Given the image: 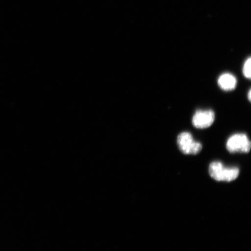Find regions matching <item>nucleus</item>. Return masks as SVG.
<instances>
[{"mask_svg": "<svg viewBox=\"0 0 251 251\" xmlns=\"http://www.w3.org/2000/svg\"><path fill=\"white\" fill-rule=\"evenodd\" d=\"M209 175L218 181H231L238 177L240 171L237 168H226L221 162L211 163L209 168Z\"/></svg>", "mask_w": 251, "mask_h": 251, "instance_id": "obj_1", "label": "nucleus"}, {"mask_svg": "<svg viewBox=\"0 0 251 251\" xmlns=\"http://www.w3.org/2000/svg\"><path fill=\"white\" fill-rule=\"evenodd\" d=\"M178 148L186 155H196L202 150V144L194 140L192 134L187 131L181 133L177 139Z\"/></svg>", "mask_w": 251, "mask_h": 251, "instance_id": "obj_2", "label": "nucleus"}, {"mask_svg": "<svg viewBox=\"0 0 251 251\" xmlns=\"http://www.w3.org/2000/svg\"><path fill=\"white\" fill-rule=\"evenodd\" d=\"M251 143L247 134L237 133L229 137L226 143V148L231 153L250 152Z\"/></svg>", "mask_w": 251, "mask_h": 251, "instance_id": "obj_3", "label": "nucleus"}, {"mask_svg": "<svg viewBox=\"0 0 251 251\" xmlns=\"http://www.w3.org/2000/svg\"><path fill=\"white\" fill-rule=\"evenodd\" d=\"M215 119V112L212 110H199L193 116L192 123L194 127L202 129L211 126Z\"/></svg>", "mask_w": 251, "mask_h": 251, "instance_id": "obj_4", "label": "nucleus"}, {"mask_svg": "<svg viewBox=\"0 0 251 251\" xmlns=\"http://www.w3.org/2000/svg\"><path fill=\"white\" fill-rule=\"evenodd\" d=\"M237 82L236 77L229 73L222 74L218 78L219 87L226 92L234 90L236 87Z\"/></svg>", "mask_w": 251, "mask_h": 251, "instance_id": "obj_5", "label": "nucleus"}, {"mask_svg": "<svg viewBox=\"0 0 251 251\" xmlns=\"http://www.w3.org/2000/svg\"><path fill=\"white\" fill-rule=\"evenodd\" d=\"M251 57L247 59V60L245 61L243 68V73L244 75V76L249 78H251Z\"/></svg>", "mask_w": 251, "mask_h": 251, "instance_id": "obj_6", "label": "nucleus"}, {"mask_svg": "<svg viewBox=\"0 0 251 251\" xmlns=\"http://www.w3.org/2000/svg\"><path fill=\"white\" fill-rule=\"evenodd\" d=\"M251 90H250L249 92V96H248V97H249V100H250V101H251Z\"/></svg>", "mask_w": 251, "mask_h": 251, "instance_id": "obj_7", "label": "nucleus"}]
</instances>
